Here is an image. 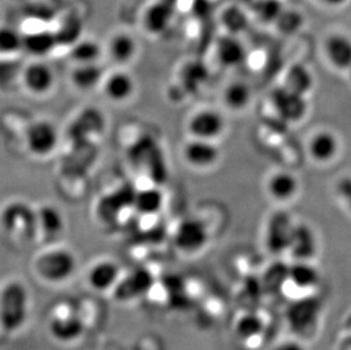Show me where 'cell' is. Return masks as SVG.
<instances>
[{
  "label": "cell",
  "mask_w": 351,
  "mask_h": 350,
  "mask_svg": "<svg viewBox=\"0 0 351 350\" xmlns=\"http://www.w3.org/2000/svg\"><path fill=\"white\" fill-rule=\"evenodd\" d=\"M30 294L21 281H8L0 290V325L7 334H15L27 323Z\"/></svg>",
  "instance_id": "cell-1"
},
{
  "label": "cell",
  "mask_w": 351,
  "mask_h": 350,
  "mask_svg": "<svg viewBox=\"0 0 351 350\" xmlns=\"http://www.w3.org/2000/svg\"><path fill=\"white\" fill-rule=\"evenodd\" d=\"M323 315V303L315 294H306L291 301L285 311V320L295 337L308 339L317 332Z\"/></svg>",
  "instance_id": "cell-2"
},
{
  "label": "cell",
  "mask_w": 351,
  "mask_h": 350,
  "mask_svg": "<svg viewBox=\"0 0 351 350\" xmlns=\"http://www.w3.org/2000/svg\"><path fill=\"white\" fill-rule=\"evenodd\" d=\"M34 270L38 278L47 283L60 284L73 275L77 270V258L66 248H49L36 257Z\"/></svg>",
  "instance_id": "cell-3"
},
{
  "label": "cell",
  "mask_w": 351,
  "mask_h": 350,
  "mask_svg": "<svg viewBox=\"0 0 351 350\" xmlns=\"http://www.w3.org/2000/svg\"><path fill=\"white\" fill-rule=\"evenodd\" d=\"M0 224L8 235L21 242H30L39 232L37 211L22 200H14L3 207Z\"/></svg>",
  "instance_id": "cell-4"
},
{
  "label": "cell",
  "mask_w": 351,
  "mask_h": 350,
  "mask_svg": "<svg viewBox=\"0 0 351 350\" xmlns=\"http://www.w3.org/2000/svg\"><path fill=\"white\" fill-rule=\"evenodd\" d=\"M295 221L288 211H274L266 222L265 247L274 256L288 253Z\"/></svg>",
  "instance_id": "cell-5"
},
{
  "label": "cell",
  "mask_w": 351,
  "mask_h": 350,
  "mask_svg": "<svg viewBox=\"0 0 351 350\" xmlns=\"http://www.w3.org/2000/svg\"><path fill=\"white\" fill-rule=\"evenodd\" d=\"M25 147L34 157H48L56 150L60 135L53 122L48 119H38L27 126L25 131Z\"/></svg>",
  "instance_id": "cell-6"
},
{
  "label": "cell",
  "mask_w": 351,
  "mask_h": 350,
  "mask_svg": "<svg viewBox=\"0 0 351 350\" xmlns=\"http://www.w3.org/2000/svg\"><path fill=\"white\" fill-rule=\"evenodd\" d=\"M208 228L199 218H184L176 226L174 244L183 254H199L208 245Z\"/></svg>",
  "instance_id": "cell-7"
},
{
  "label": "cell",
  "mask_w": 351,
  "mask_h": 350,
  "mask_svg": "<svg viewBox=\"0 0 351 350\" xmlns=\"http://www.w3.org/2000/svg\"><path fill=\"white\" fill-rule=\"evenodd\" d=\"M271 103L280 119L289 124L300 122L308 113L307 97L293 93L283 84L273 90Z\"/></svg>",
  "instance_id": "cell-8"
},
{
  "label": "cell",
  "mask_w": 351,
  "mask_h": 350,
  "mask_svg": "<svg viewBox=\"0 0 351 350\" xmlns=\"http://www.w3.org/2000/svg\"><path fill=\"white\" fill-rule=\"evenodd\" d=\"M56 81L55 72L46 62L37 60L24 65L21 84L34 96H45L53 90Z\"/></svg>",
  "instance_id": "cell-9"
},
{
  "label": "cell",
  "mask_w": 351,
  "mask_h": 350,
  "mask_svg": "<svg viewBox=\"0 0 351 350\" xmlns=\"http://www.w3.org/2000/svg\"><path fill=\"white\" fill-rule=\"evenodd\" d=\"M155 280L152 272L147 268H136L125 278L119 279L113 288L114 297L121 303L134 301L148 294L153 288Z\"/></svg>",
  "instance_id": "cell-10"
},
{
  "label": "cell",
  "mask_w": 351,
  "mask_h": 350,
  "mask_svg": "<svg viewBox=\"0 0 351 350\" xmlns=\"http://www.w3.org/2000/svg\"><path fill=\"white\" fill-rule=\"evenodd\" d=\"M226 119L215 109H202L190 119L189 131L193 138L214 140L226 131Z\"/></svg>",
  "instance_id": "cell-11"
},
{
  "label": "cell",
  "mask_w": 351,
  "mask_h": 350,
  "mask_svg": "<svg viewBox=\"0 0 351 350\" xmlns=\"http://www.w3.org/2000/svg\"><path fill=\"white\" fill-rule=\"evenodd\" d=\"M183 159L195 169L205 170L215 165L221 157L219 145L213 140L193 138L183 147Z\"/></svg>",
  "instance_id": "cell-12"
},
{
  "label": "cell",
  "mask_w": 351,
  "mask_h": 350,
  "mask_svg": "<svg viewBox=\"0 0 351 350\" xmlns=\"http://www.w3.org/2000/svg\"><path fill=\"white\" fill-rule=\"evenodd\" d=\"M288 253L295 261H313L318 253V239L311 225L295 222Z\"/></svg>",
  "instance_id": "cell-13"
},
{
  "label": "cell",
  "mask_w": 351,
  "mask_h": 350,
  "mask_svg": "<svg viewBox=\"0 0 351 350\" xmlns=\"http://www.w3.org/2000/svg\"><path fill=\"white\" fill-rule=\"evenodd\" d=\"M174 8L169 0H154L143 13V27L152 36L164 34L172 23Z\"/></svg>",
  "instance_id": "cell-14"
},
{
  "label": "cell",
  "mask_w": 351,
  "mask_h": 350,
  "mask_svg": "<svg viewBox=\"0 0 351 350\" xmlns=\"http://www.w3.org/2000/svg\"><path fill=\"white\" fill-rule=\"evenodd\" d=\"M104 95L113 103H125L136 93V81L129 72L114 71L104 76Z\"/></svg>",
  "instance_id": "cell-15"
},
{
  "label": "cell",
  "mask_w": 351,
  "mask_h": 350,
  "mask_svg": "<svg viewBox=\"0 0 351 350\" xmlns=\"http://www.w3.org/2000/svg\"><path fill=\"white\" fill-rule=\"evenodd\" d=\"M325 56L332 67L338 71H348L351 67V36L335 32L326 38Z\"/></svg>",
  "instance_id": "cell-16"
},
{
  "label": "cell",
  "mask_w": 351,
  "mask_h": 350,
  "mask_svg": "<svg viewBox=\"0 0 351 350\" xmlns=\"http://www.w3.org/2000/svg\"><path fill=\"white\" fill-rule=\"evenodd\" d=\"M82 320L77 315L71 314L70 312L56 313L50 318L49 331L53 339L63 344H70L77 340L82 336Z\"/></svg>",
  "instance_id": "cell-17"
},
{
  "label": "cell",
  "mask_w": 351,
  "mask_h": 350,
  "mask_svg": "<svg viewBox=\"0 0 351 350\" xmlns=\"http://www.w3.org/2000/svg\"><path fill=\"white\" fill-rule=\"evenodd\" d=\"M58 47L53 29L40 27L23 34V51L31 56L46 57Z\"/></svg>",
  "instance_id": "cell-18"
},
{
  "label": "cell",
  "mask_w": 351,
  "mask_h": 350,
  "mask_svg": "<svg viewBox=\"0 0 351 350\" xmlns=\"http://www.w3.org/2000/svg\"><path fill=\"white\" fill-rule=\"evenodd\" d=\"M288 283L300 291L311 292L321 283V272L313 261H295L289 264Z\"/></svg>",
  "instance_id": "cell-19"
},
{
  "label": "cell",
  "mask_w": 351,
  "mask_h": 350,
  "mask_svg": "<svg viewBox=\"0 0 351 350\" xmlns=\"http://www.w3.org/2000/svg\"><path fill=\"white\" fill-rule=\"evenodd\" d=\"M340 142L335 133L322 130L315 133L309 141L308 152L315 162L328 164L338 156Z\"/></svg>",
  "instance_id": "cell-20"
},
{
  "label": "cell",
  "mask_w": 351,
  "mask_h": 350,
  "mask_svg": "<svg viewBox=\"0 0 351 350\" xmlns=\"http://www.w3.org/2000/svg\"><path fill=\"white\" fill-rule=\"evenodd\" d=\"M216 57L223 67H241L247 58V49L238 36L233 34L222 36L216 43Z\"/></svg>",
  "instance_id": "cell-21"
},
{
  "label": "cell",
  "mask_w": 351,
  "mask_h": 350,
  "mask_svg": "<svg viewBox=\"0 0 351 350\" xmlns=\"http://www.w3.org/2000/svg\"><path fill=\"white\" fill-rule=\"evenodd\" d=\"M119 265L110 259H103L97 261L93 268H90L88 273V283L93 290L104 292L115 287L117 281L119 280Z\"/></svg>",
  "instance_id": "cell-22"
},
{
  "label": "cell",
  "mask_w": 351,
  "mask_h": 350,
  "mask_svg": "<svg viewBox=\"0 0 351 350\" xmlns=\"http://www.w3.org/2000/svg\"><path fill=\"white\" fill-rule=\"evenodd\" d=\"M107 51L114 63L125 65L134 60L138 51V43L132 34L119 31L110 36Z\"/></svg>",
  "instance_id": "cell-23"
},
{
  "label": "cell",
  "mask_w": 351,
  "mask_h": 350,
  "mask_svg": "<svg viewBox=\"0 0 351 350\" xmlns=\"http://www.w3.org/2000/svg\"><path fill=\"white\" fill-rule=\"evenodd\" d=\"M104 71L98 63L75 64L71 73V82L74 88L82 93H88L101 86Z\"/></svg>",
  "instance_id": "cell-24"
},
{
  "label": "cell",
  "mask_w": 351,
  "mask_h": 350,
  "mask_svg": "<svg viewBox=\"0 0 351 350\" xmlns=\"http://www.w3.org/2000/svg\"><path fill=\"white\" fill-rule=\"evenodd\" d=\"M283 86L293 93L307 97L314 89V74L305 64H293L285 73Z\"/></svg>",
  "instance_id": "cell-25"
},
{
  "label": "cell",
  "mask_w": 351,
  "mask_h": 350,
  "mask_svg": "<svg viewBox=\"0 0 351 350\" xmlns=\"http://www.w3.org/2000/svg\"><path fill=\"white\" fill-rule=\"evenodd\" d=\"M298 190V178L292 173H275L267 182V191L269 196L278 202H289L297 195Z\"/></svg>",
  "instance_id": "cell-26"
},
{
  "label": "cell",
  "mask_w": 351,
  "mask_h": 350,
  "mask_svg": "<svg viewBox=\"0 0 351 350\" xmlns=\"http://www.w3.org/2000/svg\"><path fill=\"white\" fill-rule=\"evenodd\" d=\"M38 229L46 238H56L63 232L65 222L55 206H41L37 211Z\"/></svg>",
  "instance_id": "cell-27"
},
{
  "label": "cell",
  "mask_w": 351,
  "mask_h": 350,
  "mask_svg": "<svg viewBox=\"0 0 351 350\" xmlns=\"http://www.w3.org/2000/svg\"><path fill=\"white\" fill-rule=\"evenodd\" d=\"M133 206L143 215H155L164 206V194L157 188H146L133 196Z\"/></svg>",
  "instance_id": "cell-28"
},
{
  "label": "cell",
  "mask_w": 351,
  "mask_h": 350,
  "mask_svg": "<svg viewBox=\"0 0 351 350\" xmlns=\"http://www.w3.org/2000/svg\"><path fill=\"white\" fill-rule=\"evenodd\" d=\"M264 327H265L262 317L255 313H245L235 322V336L239 340L250 342L262 336Z\"/></svg>",
  "instance_id": "cell-29"
},
{
  "label": "cell",
  "mask_w": 351,
  "mask_h": 350,
  "mask_svg": "<svg viewBox=\"0 0 351 350\" xmlns=\"http://www.w3.org/2000/svg\"><path fill=\"white\" fill-rule=\"evenodd\" d=\"M103 49L93 39L80 38L70 47V57L75 64L98 63Z\"/></svg>",
  "instance_id": "cell-30"
},
{
  "label": "cell",
  "mask_w": 351,
  "mask_h": 350,
  "mask_svg": "<svg viewBox=\"0 0 351 350\" xmlns=\"http://www.w3.org/2000/svg\"><path fill=\"white\" fill-rule=\"evenodd\" d=\"M223 98L230 109L239 112L245 109L252 102V88L243 81H234L226 86Z\"/></svg>",
  "instance_id": "cell-31"
},
{
  "label": "cell",
  "mask_w": 351,
  "mask_h": 350,
  "mask_svg": "<svg viewBox=\"0 0 351 350\" xmlns=\"http://www.w3.org/2000/svg\"><path fill=\"white\" fill-rule=\"evenodd\" d=\"M23 67L14 57H0V91H10L21 84Z\"/></svg>",
  "instance_id": "cell-32"
},
{
  "label": "cell",
  "mask_w": 351,
  "mask_h": 350,
  "mask_svg": "<svg viewBox=\"0 0 351 350\" xmlns=\"http://www.w3.org/2000/svg\"><path fill=\"white\" fill-rule=\"evenodd\" d=\"M23 51V34L15 27L0 25V57H14Z\"/></svg>",
  "instance_id": "cell-33"
},
{
  "label": "cell",
  "mask_w": 351,
  "mask_h": 350,
  "mask_svg": "<svg viewBox=\"0 0 351 350\" xmlns=\"http://www.w3.org/2000/svg\"><path fill=\"white\" fill-rule=\"evenodd\" d=\"M53 32L58 41V46L64 45L71 47L80 38H82V23L77 17H66L60 21V25Z\"/></svg>",
  "instance_id": "cell-34"
},
{
  "label": "cell",
  "mask_w": 351,
  "mask_h": 350,
  "mask_svg": "<svg viewBox=\"0 0 351 350\" xmlns=\"http://www.w3.org/2000/svg\"><path fill=\"white\" fill-rule=\"evenodd\" d=\"M208 78V70L204 64L189 63L181 71V84L186 91H195L202 86Z\"/></svg>",
  "instance_id": "cell-35"
},
{
  "label": "cell",
  "mask_w": 351,
  "mask_h": 350,
  "mask_svg": "<svg viewBox=\"0 0 351 350\" xmlns=\"http://www.w3.org/2000/svg\"><path fill=\"white\" fill-rule=\"evenodd\" d=\"M222 23L229 34L238 36L242 31H245L248 25V17L241 10L232 7V8H228L223 13Z\"/></svg>",
  "instance_id": "cell-36"
},
{
  "label": "cell",
  "mask_w": 351,
  "mask_h": 350,
  "mask_svg": "<svg viewBox=\"0 0 351 350\" xmlns=\"http://www.w3.org/2000/svg\"><path fill=\"white\" fill-rule=\"evenodd\" d=\"M288 268L289 265L278 261L275 264L271 265L269 271L266 272V285L271 288L272 290L274 289H280L288 283Z\"/></svg>",
  "instance_id": "cell-37"
},
{
  "label": "cell",
  "mask_w": 351,
  "mask_h": 350,
  "mask_svg": "<svg viewBox=\"0 0 351 350\" xmlns=\"http://www.w3.org/2000/svg\"><path fill=\"white\" fill-rule=\"evenodd\" d=\"M276 22H278L280 30L283 34H293L302 27V19L298 13H295V12L285 13L282 10Z\"/></svg>",
  "instance_id": "cell-38"
},
{
  "label": "cell",
  "mask_w": 351,
  "mask_h": 350,
  "mask_svg": "<svg viewBox=\"0 0 351 350\" xmlns=\"http://www.w3.org/2000/svg\"><path fill=\"white\" fill-rule=\"evenodd\" d=\"M337 192L351 211V176L347 175L340 178V181L337 185Z\"/></svg>",
  "instance_id": "cell-39"
},
{
  "label": "cell",
  "mask_w": 351,
  "mask_h": 350,
  "mask_svg": "<svg viewBox=\"0 0 351 350\" xmlns=\"http://www.w3.org/2000/svg\"><path fill=\"white\" fill-rule=\"evenodd\" d=\"M271 350H307L305 345L302 344V340L297 339H291V340L282 341L280 344L276 345Z\"/></svg>",
  "instance_id": "cell-40"
},
{
  "label": "cell",
  "mask_w": 351,
  "mask_h": 350,
  "mask_svg": "<svg viewBox=\"0 0 351 350\" xmlns=\"http://www.w3.org/2000/svg\"><path fill=\"white\" fill-rule=\"evenodd\" d=\"M317 1L330 8H339L348 3V0H317Z\"/></svg>",
  "instance_id": "cell-41"
},
{
  "label": "cell",
  "mask_w": 351,
  "mask_h": 350,
  "mask_svg": "<svg viewBox=\"0 0 351 350\" xmlns=\"http://www.w3.org/2000/svg\"><path fill=\"white\" fill-rule=\"evenodd\" d=\"M342 349L343 350H351V336L350 337H347L345 342L342 344Z\"/></svg>",
  "instance_id": "cell-42"
},
{
  "label": "cell",
  "mask_w": 351,
  "mask_h": 350,
  "mask_svg": "<svg viewBox=\"0 0 351 350\" xmlns=\"http://www.w3.org/2000/svg\"><path fill=\"white\" fill-rule=\"evenodd\" d=\"M10 1H13V3H27L29 0H10Z\"/></svg>",
  "instance_id": "cell-43"
},
{
  "label": "cell",
  "mask_w": 351,
  "mask_h": 350,
  "mask_svg": "<svg viewBox=\"0 0 351 350\" xmlns=\"http://www.w3.org/2000/svg\"><path fill=\"white\" fill-rule=\"evenodd\" d=\"M347 72H348L349 80L351 81V67H349V70Z\"/></svg>",
  "instance_id": "cell-44"
},
{
  "label": "cell",
  "mask_w": 351,
  "mask_h": 350,
  "mask_svg": "<svg viewBox=\"0 0 351 350\" xmlns=\"http://www.w3.org/2000/svg\"><path fill=\"white\" fill-rule=\"evenodd\" d=\"M0 19H1V14H0Z\"/></svg>",
  "instance_id": "cell-45"
}]
</instances>
